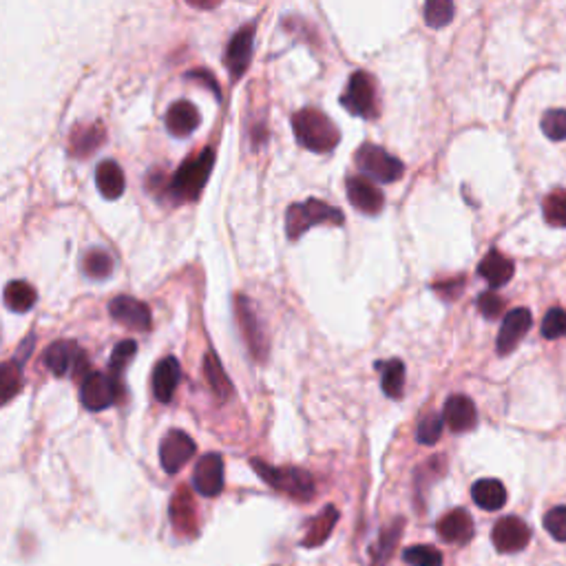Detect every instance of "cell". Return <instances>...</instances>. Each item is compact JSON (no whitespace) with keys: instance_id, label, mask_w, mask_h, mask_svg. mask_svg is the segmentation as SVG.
<instances>
[{"instance_id":"1","label":"cell","mask_w":566,"mask_h":566,"mask_svg":"<svg viewBox=\"0 0 566 566\" xmlns=\"http://www.w3.org/2000/svg\"><path fill=\"white\" fill-rule=\"evenodd\" d=\"M213 164H215V151L213 149H204L202 153H197L193 160L184 162V164L177 168L175 175H173L171 184H168L166 188L168 200L175 204L195 202L197 197H200L202 188L206 186Z\"/></svg>"},{"instance_id":"2","label":"cell","mask_w":566,"mask_h":566,"mask_svg":"<svg viewBox=\"0 0 566 566\" xmlns=\"http://www.w3.org/2000/svg\"><path fill=\"white\" fill-rule=\"evenodd\" d=\"M293 129L299 144L314 153H328L339 144L341 134L334 122L319 109H301L293 115Z\"/></svg>"},{"instance_id":"3","label":"cell","mask_w":566,"mask_h":566,"mask_svg":"<svg viewBox=\"0 0 566 566\" xmlns=\"http://www.w3.org/2000/svg\"><path fill=\"white\" fill-rule=\"evenodd\" d=\"M319 223H343V213L339 208L321 200H308L301 204H293L285 213V233L290 239H299L301 234L308 233L313 226Z\"/></svg>"},{"instance_id":"4","label":"cell","mask_w":566,"mask_h":566,"mask_svg":"<svg viewBox=\"0 0 566 566\" xmlns=\"http://www.w3.org/2000/svg\"><path fill=\"white\" fill-rule=\"evenodd\" d=\"M254 472L266 481L270 487L283 492L294 500H310L314 496V478L308 472L297 467H270L262 461H253Z\"/></svg>"},{"instance_id":"5","label":"cell","mask_w":566,"mask_h":566,"mask_svg":"<svg viewBox=\"0 0 566 566\" xmlns=\"http://www.w3.org/2000/svg\"><path fill=\"white\" fill-rule=\"evenodd\" d=\"M354 160H356V166L363 171V175L376 182H383V184L399 182L402 177V173H405V166H402V162L399 160V157L390 155V153L376 144L361 146V149L356 151Z\"/></svg>"},{"instance_id":"6","label":"cell","mask_w":566,"mask_h":566,"mask_svg":"<svg viewBox=\"0 0 566 566\" xmlns=\"http://www.w3.org/2000/svg\"><path fill=\"white\" fill-rule=\"evenodd\" d=\"M45 365L54 376H89V361L75 341H55L45 350Z\"/></svg>"},{"instance_id":"7","label":"cell","mask_w":566,"mask_h":566,"mask_svg":"<svg viewBox=\"0 0 566 566\" xmlns=\"http://www.w3.org/2000/svg\"><path fill=\"white\" fill-rule=\"evenodd\" d=\"M122 385L117 383L115 376L102 374V372H91L83 381V392L80 401L89 412H102L120 401Z\"/></svg>"},{"instance_id":"8","label":"cell","mask_w":566,"mask_h":566,"mask_svg":"<svg viewBox=\"0 0 566 566\" xmlns=\"http://www.w3.org/2000/svg\"><path fill=\"white\" fill-rule=\"evenodd\" d=\"M341 104L350 111L352 115L374 117L376 115V89L374 80L365 71L352 74L348 89L341 95Z\"/></svg>"},{"instance_id":"9","label":"cell","mask_w":566,"mask_h":566,"mask_svg":"<svg viewBox=\"0 0 566 566\" xmlns=\"http://www.w3.org/2000/svg\"><path fill=\"white\" fill-rule=\"evenodd\" d=\"M529 540H531V529L516 516L498 520L492 531V542L500 553H518L527 547Z\"/></svg>"},{"instance_id":"10","label":"cell","mask_w":566,"mask_h":566,"mask_svg":"<svg viewBox=\"0 0 566 566\" xmlns=\"http://www.w3.org/2000/svg\"><path fill=\"white\" fill-rule=\"evenodd\" d=\"M197 447L188 433L180 430L168 432L160 445V461L166 473H177L180 469L195 456Z\"/></svg>"},{"instance_id":"11","label":"cell","mask_w":566,"mask_h":566,"mask_svg":"<svg viewBox=\"0 0 566 566\" xmlns=\"http://www.w3.org/2000/svg\"><path fill=\"white\" fill-rule=\"evenodd\" d=\"M234 310H237V321L242 325L243 336H246V343L250 352H253L254 359L263 361L268 354V336L263 333V325L254 314L253 305L248 303L246 297H237L234 301Z\"/></svg>"},{"instance_id":"12","label":"cell","mask_w":566,"mask_h":566,"mask_svg":"<svg viewBox=\"0 0 566 566\" xmlns=\"http://www.w3.org/2000/svg\"><path fill=\"white\" fill-rule=\"evenodd\" d=\"M109 314L117 323L126 325V328L135 330V333H149L151 330L149 305L134 297H126V294H120V297L109 301Z\"/></svg>"},{"instance_id":"13","label":"cell","mask_w":566,"mask_h":566,"mask_svg":"<svg viewBox=\"0 0 566 566\" xmlns=\"http://www.w3.org/2000/svg\"><path fill=\"white\" fill-rule=\"evenodd\" d=\"M193 484L206 498H215L223 489V458L219 453H206L193 472Z\"/></svg>"},{"instance_id":"14","label":"cell","mask_w":566,"mask_h":566,"mask_svg":"<svg viewBox=\"0 0 566 566\" xmlns=\"http://www.w3.org/2000/svg\"><path fill=\"white\" fill-rule=\"evenodd\" d=\"M348 188V200L354 208H359L365 215H379L385 206V197L379 188L367 177H348L345 182Z\"/></svg>"},{"instance_id":"15","label":"cell","mask_w":566,"mask_h":566,"mask_svg":"<svg viewBox=\"0 0 566 566\" xmlns=\"http://www.w3.org/2000/svg\"><path fill=\"white\" fill-rule=\"evenodd\" d=\"M533 317L527 308H516L507 314L502 321V328L498 334V354H509L513 348H518V343L522 341V336L529 333L531 328Z\"/></svg>"},{"instance_id":"16","label":"cell","mask_w":566,"mask_h":566,"mask_svg":"<svg viewBox=\"0 0 566 566\" xmlns=\"http://www.w3.org/2000/svg\"><path fill=\"white\" fill-rule=\"evenodd\" d=\"M253 43H254V29L253 25H246V27H242L233 35L231 45H228L226 65L228 69H231V75L234 80L242 78V75L246 74L250 58H253Z\"/></svg>"},{"instance_id":"17","label":"cell","mask_w":566,"mask_h":566,"mask_svg":"<svg viewBox=\"0 0 566 566\" xmlns=\"http://www.w3.org/2000/svg\"><path fill=\"white\" fill-rule=\"evenodd\" d=\"M442 421L456 433L472 432L478 425L476 405H473L472 399H467L462 394L452 396V399H447L445 410H442Z\"/></svg>"},{"instance_id":"18","label":"cell","mask_w":566,"mask_h":566,"mask_svg":"<svg viewBox=\"0 0 566 566\" xmlns=\"http://www.w3.org/2000/svg\"><path fill=\"white\" fill-rule=\"evenodd\" d=\"M436 531L447 544H467L473 538V520L465 509H453L438 520Z\"/></svg>"},{"instance_id":"19","label":"cell","mask_w":566,"mask_h":566,"mask_svg":"<svg viewBox=\"0 0 566 566\" xmlns=\"http://www.w3.org/2000/svg\"><path fill=\"white\" fill-rule=\"evenodd\" d=\"M182 379V367L180 361L173 359V356H166L162 359L160 363L155 365V372H153V394L160 402H171L173 396H175L177 385H180Z\"/></svg>"},{"instance_id":"20","label":"cell","mask_w":566,"mask_h":566,"mask_svg":"<svg viewBox=\"0 0 566 566\" xmlns=\"http://www.w3.org/2000/svg\"><path fill=\"white\" fill-rule=\"evenodd\" d=\"M166 129L175 137H188L193 131L200 126V111L191 104V102L180 100L173 106H168L166 114Z\"/></svg>"},{"instance_id":"21","label":"cell","mask_w":566,"mask_h":566,"mask_svg":"<svg viewBox=\"0 0 566 566\" xmlns=\"http://www.w3.org/2000/svg\"><path fill=\"white\" fill-rule=\"evenodd\" d=\"M513 273H516V266H513L511 259L504 257V254L496 248L489 250V253L484 254L481 266H478V274H481L482 279H487L492 288H502V285L509 283V279L513 277Z\"/></svg>"},{"instance_id":"22","label":"cell","mask_w":566,"mask_h":566,"mask_svg":"<svg viewBox=\"0 0 566 566\" xmlns=\"http://www.w3.org/2000/svg\"><path fill=\"white\" fill-rule=\"evenodd\" d=\"M472 498L484 511H498L507 502V489L496 478H484L472 487Z\"/></svg>"},{"instance_id":"23","label":"cell","mask_w":566,"mask_h":566,"mask_svg":"<svg viewBox=\"0 0 566 566\" xmlns=\"http://www.w3.org/2000/svg\"><path fill=\"white\" fill-rule=\"evenodd\" d=\"M171 518L180 533H195V502H193V496L188 489H180L175 493V498H173Z\"/></svg>"},{"instance_id":"24","label":"cell","mask_w":566,"mask_h":566,"mask_svg":"<svg viewBox=\"0 0 566 566\" xmlns=\"http://www.w3.org/2000/svg\"><path fill=\"white\" fill-rule=\"evenodd\" d=\"M95 182H98L100 193L106 200H117V197H122V193H124V173H122L120 164H115V162L111 160L102 162L98 166V171H95Z\"/></svg>"},{"instance_id":"25","label":"cell","mask_w":566,"mask_h":566,"mask_svg":"<svg viewBox=\"0 0 566 566\" xmlns=\"http://www.w3.org/2000/svg\"><path fill=\"white\" fill-rule=\"evenodd\" d=\"M104 142V129L98 124H91V126H78V129L71 134V153L74 155H91L98 146Z\"/></svg>"},{"instance_id":"26","label":"cell","mask_w":566,"mask_h":566,"mask_svg":"<svg viewBox=\"0 0 566 566\" xmlns=\"http://www.w3.org/2000/svg\"><path fill=\"white\" fill-rule=\"evenodd\" d=\"M336 520H339V511H336L334 507H325L323 511L310 522V529L303 540L305 547H319V544H323L325 540L330 538V533H333V529L336 527Z\"/></svg>"},{"instance_id":"27","label":"cell","mask_w":566,"mask_h":566,"mask_svg":"<svg viewBox=\"0 0 566 566\" xmlns=\"http://www.w3.org/2000/svg\"><path fill=\"white\" fill-rule=\"evenodd\" d=\"M35 299H38L35 288L32 283L23 282V279H16V282H12L5 288V303L14 313H27V310H32Z\"/></svg>"},{"instance_id":"28","label":"cell","mask_w":566,"mask_h":566,"mask_svg":"<svg viewBox=\"0 0 566 566\" xmlns=\"http://www.w3.org/2000/svg\"><path fill=\"white\" fill-rule=\"evenodd\" d=\"M381 372V385L390 399H401L402 387H405V365L399 359H392L387 363H379Z\"/></svg>"},{"instance_id":"29","label":"cell","mask_w":566,"mask_h":566,"mask_svg":"<svg viewBox=\"0 0 566 566\" xmlns=\"http://www.w3.org/2000/svg\"><path fill=\"white\" fill-rule=\"evenodd\" d=\"M204 374H206V381L208 385L213 387V392L219 396V399H228L233 392V385L231 381H228L226 372H223L222 363L217 361L215 352H208L206 354V361H204Z\"/></svg>"},{"instance_id":"30","label":"cell","mask_w":566,"mask_h":566,"mask_svg":"<svg viewBox=\"0 0 566 566\" xmlns=\"http://www.w3.org/2000/svg\"><path fill=\"white\" fill-rule=\"evenodd\" d=\"M20 387H23V367L18 361L0 363V401L16 396Z\"/></svg>"},{"instance_id":"31","label":"cell","mask_w":566,"mask_h":566,"mask_svg":"<svg viewBox=\"0 0 566 566\" xmlns=\"http://www.w3.org/2000/svg\"><path fill=\"white\" fill-rule=\"evenodd\" d=\"M542 213L547 223L558 228H566V188L549 193L542 200Z\"/></svg>"},{"instance_id":"32","label":"cell","mask_w":566,"mask_h":566,"mask_svg":"<svg viewBox=\"0 0 566 566\" xmlns=\"http://www.w3.org/2000/svg\"><path fill=\"white\" fill-rule=\"evenodd\" d=\"M83 268L91 279H106L114 273V259H111L109 253L100 248L89 250L83 259Z\"/></svg>"},{"instance_id":"33","label":"cell","mask_w":566,"mask_h":566,"mask_svg":"<svg viewBox=\"0 0 566 566\" xmlns=\"http://www.w3.org/2000/svg\"><path fill=\"white\" fill-rule=\"evenodd\" d=\"M422 16H425V23L432 29L447 27L453 18V5L450 0H430V3H425Z\"/></svg>"},{"instance_id":"34","label":"cell","mask_w":566,"mask_h":566,"mask_svg":"<svg viewBox=\"0 0 566 566\" xmlns=\"http://www.w3.org/2000/svg\"><path fill=\"white\" fill-rule=\"evenodd\" d=\"M542 134L553 142L566 140V111L551 109L542 115Z\"/></svg>"},{"instance_id":"35","label":"cell","mask_w":566,"mask_h":566,"mask_svg":"<svg viewBox=\"0 0 566 566\" xmlns=\"http://www.w3.org/2000/svg\"><path fill=\"white\" fill-rule=\"evenodd\" d=\"M405 562L412 566H442V555L427 544H416L405 551Z\"/></svg>"},{"instance_id":"36","label":"cell","mask_w":566,"mask_h":566,"mask_svg":"<svg viewBox=\"0 0 566 566\" xmlns=\"http://www.w3.org/2000/svg\"><path fill=\"white\" fill-rule=\"evenodd\" d=\"M135 352H137L135 341L126 339V341H122V343H117L115 350H114V354H111V363H109L111 376L120 379V374H122V372H124V367L129 365L131 361H134Z\"/></svg>"},{"instance_id":"37","label":"cell","mask_w":566,"mask_h":566,"mask_svg":"<svg viewBox=\"0 0 566 566\" xmlns=\"http://www.w3.org/2000/svg\"><path fill=\"white\" fill-rule=\"evenodd\" d=\"M542 336L549 341L564 339L566 336V310L553 308L549 310L542 321Z\"/></svg>"},{"instance_id":"38","label":"cell","mask_w":566,"mask_h":566,"mask_svg":"<svg viewBox=\"0 0 566 566\" xmlns=\"http://www.w3.org/2000/svg\"><path fill=\"white\" fill-rule=\"evenodd\" d=\"M442 416L438 414H430L425 416L421 421V425H418V432H416V438L421 445H436L438 438H441L442 433Z\"/></svg>"},{"instance_id":"39","label":"cell","mask_w":566,"mask_h":566,"mask_svg":"<svg viewBox=\"0 0 566 566\" xmlns=\"http://www.w3.org/2000/svg\"><path fill=\"white\" fill-rule=\"evenodd\" d=\"M544 529L558 542H566V507H553L544 516Z\"/></svg>"},{"instance_id":"40","label":"cell","mask_w":566,"mask_h":566,"mask_svg":"<svg viewBox=\"0 0 566 566\" xmlns=\"http://www.w3.org/2000/svg\"><path fill=\"white\" fill-rule=\"evenodd\" d=\"M478 310H481L484 319L493 321V319H498L500 314H502L504 301L500 299L496 293H484V294H481V297H478Z\"/></svg>"},{"instance_id":"41","label":"cell","mask_w":566,"mask_h":566,"mask_svg":"<svg viewBox=\"0 0 566 566\" xmlns=\"http://www.w3.org/2000/svg\"><path fill=\"white\" fill-rule=\"evenodd\" d=\"M399 533H401V520L394 524V529H387V531L383 533V538H381L379 549H376V553H374L376 555V558H374L376 566H381L387 558H390L392 549H394L396 540H399Z\"/></svg>"}]
</instances>
